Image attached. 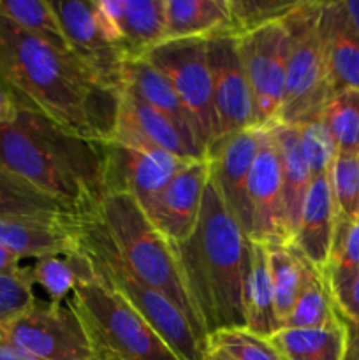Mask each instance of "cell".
<instances>
[{"instance_id": "cell-12", "label": "cell", "mask_w": 359, "mask_h": 360, "mask_svg": "<svg viewBox=\"0 0 359 360\" xmlns=\"http://www.w3.org/2000/svg\"><path fill=\"white\" fill-rule=\"evenodd\" d=\"M104 148V193H127L144 206L189 162L155 148L129 146L115 139Z\"/></svg>"}, {"instance_id": "cell-6", "label": "cell", "mask_w": 359, "mask_h": 360, "mask_svg": "<svg viewBox=\"0 0 359 360\" xmlns=\"http://www.w3.org/2000/svg\"><path fill=\"white\" fill-rule=\"evenodd\" d=\"M76 248L87 257L95 274L162 338L176 357L180 360H206V345L197 338L189 320L160 292L148 287L127 269L90 213L76 220Z\"/></svg>"}, {"instance_id": "cell-4", "label": "cell", "mask_w": 359, "mask_h": 360, "mask_svg": "<svg viewBox=\"0 0 359 360\" xmlns=\"http://www.w3.org/2000/svg\"><path fill=\"white\" fill-rule=\"evenodd\" d=\"M90 214L127 269L169 299L208 348V334L185 287L175 246L151 225L139 202L127 193H104Z\"/></svg>"}, {"instance_id": "cell-23", "label": "cell", "mask_w": 359, "mask_h": 360, "mask_svg": "<svg viewBox=\"0 0 359 360\" xmlns=\"http://www.w3.org/2000/svg\"><path fill=\"white\" fill-rule=\"evenodd\" d=\"M245 302V327L250 333L271 338L282 329L275 308L273 283H271L270 262H267L266 245H250V262L243 288Z\"/></svg>"}, {"instance_id": "cell-40", "label": "cell", "mask_w": 359, "mask_h": 360, "mask_svg": "<svg viewBox=\"0 0 359 360\" xmlns=\"http://www.w3.org/2000/svg\"><path fill=\"white\" fill-rule=\"evenodd\" d=\"M340 320L344 322L345 336H347L344 360H359V322H351V320H345L341 316Z\"/></svg>"}, {"instance_id": "cell-3", "label": "cell", "mask_w": 359, "mask_h": 360, "mask_svg": "<svg viewBox=\"0 0 359 360\" xmlns=\"http://www.w3.org/2000/svg\"><path fill=\"white\" fill-rule=\"evenodd\" d=\"M250 245V238L210 179L192 236L175 246L183 281L208 336L245 327L243 288Z\"/></svg>"}, {"instance_id": "cell-11", "label": "cell", "mask_w": 359, "mask_h": 360, "mask_svg": "<svg viewBox=\"0 0 359 360\" xmlns=\"http://www.w3.org/2000/svg\"><path fill=\"white\" fill-rule=\"evenodd\" d=\"M208 60L217 116V144L241 130L257 129V122L238 37L225 34L208 39Z\"/></svg>"}, {"instance_id": "cell-41", "label": "cell", "mask_w": 359, "mask_h": 360, "mask_svg": "<svg viewBox=\"0 0 359 360\" xmlns=\"http://www.w3.org/2000/svg\"><path fill=\"white\" fill-rule=\"evenodd\" d=\"M18 105H20V101L16 98V95L0 81V125L14 118Z\"/></svg>"}, {"instance_id": "cell-38", "label": "cell", "mask_w": 359, "mask_h": 360, "mask_svg": "<svg viewBox=\"0 0 359 360\" xmlns=\"http://www.w3.org/2000/svg\"><path fill=\"white\" fill-rule=\"evenodd\" d=\"M299 127V139H301L303 157L310 169L312 179L329 176L331 165L336 157V146L327 132L322 120L303 123Z\"/></svg>"}, {"instance_id": "cell-46", "label": "cell", "mask_w": 359, "mask_h": 360, "mask_svg": "<svg viewBox=\"0 0 359 360\" xmlns=\"http://www.w3.org/2000/svg\"><path fill=\"white\" fill-rule=\"evenodd\" d=\"M101 360H116V359H111V357H101Z\"/></svg>"}, {"instance_id": "cell-42", "label": "cell", "mask_w": 359, "mask_h": 360, "mask_svg": "<svg viewBox=\"0 0 359 360\" xmlns=\"http://www.w3.org/2000/svg\"><path fill=\"white\" fill-rule=\"evenodd\" d=\"M0 360H41L9 343L0 341Z\"/></svg>"}, {"instance_id": "cell-39", "label": "cell", "mask_w": 359, "mask_h": 360, "mask_svg": "<svg viewBox=\"0 0 359 360\" xmlns=\"http://www.w3.org/2000/svg\"><path fill=\"white\" fill-rule=\"evenodd\" d=\"M326 281L338 315L351 322H359V271L351 276Z\"/></svg>"}, {"instance_id": "cell-30", "label": "cell", "mask_w": 359, "mask_h": 360, "mask_svg": "<svg viewBox=\"0 0 359 360\" xmlns=\"http://www.w3.org/2000/svg\"><path fill=\"white\" fill-rule=\"evenodd\" d=\"M320 120L336 146V153H359V90L336 91L322 109Z\"/></svg>"}, {"instance_id": "cell-22", "label": "cell", "mask_w": 359, "mask_h": 360, "mask_svg": "<svg viewBox=\"0 0 359 360\" xmlns=\"http://www.w3.org/2000/svg\"><path fill=\"white\" fill-rule=\"evenodd\" d=\"M165 41L232 34L229 0H164Z\"/></svg>"}, {"instance_id": "cell-19", "label": "cell", "mask_w": 359, "mask_h": 360, "mask_svg": "<svg viewBox=\"0 0 359 360\" xmlns=\"http://www.w3.org/2000/svg\"><path fill=\"white\" fill-rule=\"evenodd\" d=\"M336 218L329 178L312 179L291 245L322 273L329 262Z\"/></svg>"}, {"instance_id": "cell-34", "label": "cell", "mask_w": 359, "mask_h": 360, "mask_svg": "<svg viewBox=\"0 0 359 360\" xmlns=\"http://www.w3.org/2000/svg\"><path fill=\"white\" fill-rule=\"evenodd\" d=\"M208 347L220 348L236 360H285L270 338L250 333L246 327L211 333L208 336Z\"/></svg>"}, {"instance_id": "cell-7", "label": "cell", "mask_w": 359, "mask_h": 360, "mask_svg": "<svg viewBox=\"0 0 359 360\" xmlns=\"http://www.w3.org/2000/svg\"><path fill=\"white\" fill-rule=\"evenodd\" d=\"M322 2L299 0L284 18L287 28V67L285 91L278 122L289 125L320 120L322 109L333 97L319 20Z\"/></svg>"}, {"instance_id": "cell-26", "label": "cell", "mask_w": 359, "mask_h": 360, "mask_svg": "<svg viewBox=\"0 0 359 360\" xmlns=\"http://www.w3.org/2000/svg\"><path fill=\"white\" fill-rule=\"evenodd\" d=\"M0 220L74 221L77 217L58 200L0 169Z\"/></svg>"}, {"instance_id": "cell-2", "label": "cell", "mask_w": 359, "mask_h": 360, "mask_svg": "<svg viewBox=\"0 0 359 360\" xmlns=\"http://www.w3.org/2000/svg\"><path fill=\"white\" fill-rule=\"evenodd\" d=\"M0 169L69 207L77 218L104 195V148L20 102L0 125Z\"/></svg>"}, {"instance_id": "cell-18", "label": "cell", "mask_w": 359, "mask_h": 360, "mask_svg": "<svg viewBox=\"0 0 359 360\" xmlns=\"http://www.w3.org/2000/svg\"><path fill=\"white\" fill-rule=\"evenodd\" d=\"M319 30L333 95L348 88L359 90V32L341 0L322 2Z\"/></svg>"}, {"instance_id": "cell-37", "label": "cell", "mask_w": 359, "mask_h": 360, "mask_svg": "<svg viewBox=\"0 0 359 360\" xmlns=\"http://www.w3.org/2000/svg\"><path fill=\"white\" fill-rule=\"evenodd\" d=\"M30 271L34 285H39L51 302L69 301L77 285V271L69 255L39 259Z\"/></svg>"}, {"instance_id": "cell-20", "label": "cell", "mask_w": 359, "mask_h": 360, "mask_svg": "<svg viewBox=\"0 0 359 360\" xmlns=\"http://www.w3.org/2000/svg\"><path fill=\"white\" fill-rule=\"evenodd\" d=\"M0 246L20 260L65 257L76 248V220H0Z\"/></svg>"}, {"instance_id": "cell-44", "label": "cell", "mask_w": 359, "mask_h": 360, "mask_svg": "<svg viewBox=\"0 0 359 360\" xmlns=\"http://www.w3.org/2000/svg\"><path fill=\"white\" fill-rule=\"evenodd\" d=\"M355 30L359 32V0H341Z\"/></svg>"}, {"instance_id": "cell-31", "label": "cell", "mask_w": 359, "mask_h": 360, "mask_svg": "<svg viewBox=\"0 0 359 360\" xmlns=\"http://www.w3.org/2000/svg\"><path fill=\"white\" fill-rule=\"evenodd\" d=\"M0 18H6L11 23L60 48L69 49L53 4L48 0H0Z\"/></svg>"}, {"instance_id": "cell-21", "label": "cell", "mask_w": 359, "mask_h": 360, "mask_svg": "<svg viewBox=\"0 0 359 360\" xmlns=\"http://www.w3.org/2000/svg\"><path fill=\"white\" fill-rule=\"evenodd\" d=\"M266 130L273 139L278 162H280L282 190H284V221L289 245H291L296 227H298L303 202H305L310 183H312V174H310L305 157H303L298 125L277 122L266 127Z\"/></svg>"}, {"instance_id": "cell-10", "label": "cell", "mask_w": 359, "mask_h": 360, "mask_svg": "<svg viewBox=\"0 0 359 360\" xmlns=\"http://www.w3.org/2000/svg\"><path fill=\"white\" fill-rule=\"evenodd\" d=\"M239 55L252 94L257 129L278 122L285 91L287 28L284 20L239 35Z\"/></svg>"}, {"instance_id": "cell-14", "label": "cell", "mask_w": 359, "mask_h": 360, "mask_svg": "<svg viewBox=\"0 0 359 360\" xmlns=\"http://www.w3.org/2000/svg\"><path fill=\"white\" fill-rule=\"evenodd\" d=\"M111 139L129 146L155 148L183 160H206V146L185 127L122 90Z\"/></svg>"}, {"instance_id": "cell-15", "label": "cell", "mask_w": 359, "mask_h": 360, "mask_svg": "<svg viewBox=\"0 0 359 360\" xmlns=\"http://www.w3.org/2000/svg\"><path fill=\"white\" fill-rule=\"evenodd\" d=\"M210 181V162H189L160 192L143 207L155 229L178 246L192 236L199 220L204 190Z\"/></svg>"}, {"instance_id": "cell-9", "label": "cell", "mask_w": 359, "mask_h": 360, "mask_svg": "<svg viewBox=\"0 0 359 360\" xmlns=\"http://www.w3.org/2000/svg\"><path fill=\"white\" fill-rule=\"evenodd\" d=\"M169 79L183 108L196 123L206 151L217 141V116L213 105L208 39L164 41L143 56Z\"/></svg>"}, {"instance_id": "cell-29", "label": "cell", "mask_w": 359, "mask_h": 360, "mask_svg": "<svg viewBox=\"0 0 359 360\" xmlns=\"http://www.w3.org/2000/svg\"><path fill=\"white\" fill-rule=\"evenodd\" d=\"M266 248L271 283H273L275 308L280 326H284L301 290L305 259L292 245H266Z\"/></svg>"}, {"instance_id": "cell-25", "label": "cell", "mask_w": 359, "mask_h": 360, "mask_svg": "<svg viewBox=\"0 0 359 360\" xmlns=\"http://www.w3.org/2000/svg\"><path fill=\"white\" fill-rule=\"evenodd\" d=\"M118 34L125 58H143L165 41L164 0H118Z\"/></svg>"}, {"instance_id": "cell-35", "label": "cell", "mask_w": 359, "mask_h": 360, "mask_svg": "<svg viewBox=\"0 0 359 360\" xmlns=\"http://www.w3.org/2000/svg\"><path fill=\"white\" fill-rule=\"evenodd\" d=\"M359 271V218L348 220L338 214L331 245L329 262L324 276L326 280L351 276Z\"/></svg>"}, {"instance_id": "cell-1", "label": "cell", "mask_w": 359, "mask_h": 360, "mask_svg": "<svg viewBox=\"0 0 359 360\" xmlns=\"http://www.w3.org/2000/svg\"><path fill=\"white\" fill-rule=\"evenodd\" d=\"M0 81L16 98L62 129L111 139L120 95L108 90L65 48L0 18Z\"/></svg>"}, {"instance_id": "cell-33", "label": "cell", "mask_w": 359, "mask_h": 360, "mask_svg": "<svg viewBox=\"0 0 359 360\" xmlns=\"http://www.w3.org/2000/svg\"><path fill=\"white\" fill-rule=\"evenodd\" d=\"M329 185L340 217L359 218V153H336L329 171Z\"/></svg>"}, {"instance_id": "cell-16", "label": "cell", "mask_w": 359, "mask_h": 360, "mask_svg": "<svg viewBox=\"0 0 359 360\" xmlns=\"http://www.w3.org/2000/svg\"><path fill=\"white\" fill-rule=\"evenodd\" d=\"M248 238L260 245H289L284 221V190L280 162L270 132L263 129L259 153L246 186Z\"/></svg>"}, {"instance_id": "cell-28", "label": "cell", "mask_w": 359, "mask_h": 360, "mask_svg": "<svg viewBox=\"0 0 359 360\" xmlns=\"http://www.w3.org/2000/svg\"><path fill=\"white\" fill-rule=\"evenodd\" d=\"M305 259V257H303ZM338 320L336 308L322 271L305 259L303 285L284 326L289 329H319Z\"/></svg>"}, {"instance_id": "cell-5", "label": "cell", "mask_w": 359, "mask_h": 360, "mask_svg": "<svg viewBox=\"0 0 359 360\" xmlns=\"http://www.w3.org/2000/svg\"><path fill=\"white\" fill-rule=\"evenodd\" d=\"M69 257L77 271V285L69 301L90 334L99 357L180 360L162 338L101 276L95 274L80 250L74 248Z\"/></svg>"}, {"instance_id": "cell-13", "label": "cell", "mask_w": 359, "mask_h": 360, "mask_svg": "<svg viewBox=\"0 0 359 360\" xmlns=\"http://www.w3.org/2000/svg\"><path fill=\"white\" fill-rule=\"evenodd\" d=\"M51 4L70 53L97 77L102 86L122 94L123 63L127 58L101 30L92 0H56Z\"/></svg>"}, {"instance_id": "cell-27", "label": "cell", "mask_w": 359, "mask_h": 360, "mask_svg": "<svg viewBox=\"0 0 359 360\" xmlns=\"http://www.w3.org/2000/svg\"><path fill=\"white\" fill-rule=\"evenodd\" d=\"M270 340L285 360H344L347 343L340 316L334 323L319 329L282 327Z\"/></svg>"}, {"instance_id": "cell-43", "label": "cell", "mask_w": 359, "mask_h": 360, "mask_svg": "<svg viewBox=\"0 0 359 360\" xmlns=\"http://www.w3.org/2000/svg\"><path fill=\"white\" fill-rule=\"evenodd\" d=\"M21 260L14 257L13 253L7 252L6 248L0 246V274L2 273H13V271L20 269Z\"/></svg>"}, {"instance_id": "cell-8", "label": "cell", "mask_w": 359, "mask_h": 360, "mask_svg": "<svg viewBox=\"0 0 359 360\" xmlns=\"http://www.w3.org/2000/svg\"><path fill=\"white\" fill-rule=\"evenodd\" d=\"M0 341L41 360H99V352L73 302L35 301V304L0 329Z\"/></svg>"}, {"instance_id": "cell-36", "label": "cell", "mask_w": 359, "mask_h": 360, "mask_svg": "<svg viewBox=\"0 0 359 360\" xmlns=\"http://www.w3.org/2000/svg\"><path fill=\"white\" fill-rule=\"evenodd\" d=\"M35 301L30 267L0 274V329L23 316Z\"/></svg>"}, {"instance_id": "cell-24", "label": "cell", "mask_w": 359, "mask_h": 360, "mask_svg": "<svg viewBox=\"0 0 359 360\" xmlns=\"http://www.w3.org/2000/svg\"><path fill=\"white\" fill-rule=\"evenodd\" d=\"M130 94L136 95L144 104L151 105L158 112L165 115L176 122L178 125L185 127L190 132L197 134L196 123L189 115L180 101L178 94L175 91L168 77L160 72L155 65H151L146 58H130L123 63V88ZM201 139V137H199ZM203 143V141H201Z\"/></svg>"}, {"instance_id": "cell-45", "label": "cell", "mask_w": 359, "mask_h": 360, "mask_svg": "<svg viewBox=\"0 0 359 360\" xmlns=\"http://www.w3.org/2000/svg\"><path fill=\"white\" fill-rule=\"evenodd\" d=\"M206 360H236V359L231 357V355H229L227 352L220 350V348H217V347H208Z\"/></svg>"}, {"instance_id": "cell-17", "label": "cell", "mask_w": 359, "mask_h": 360, "mask_svg": "<svg viewBox=\"0 0 359 360\" xmlns=\"http://www.w3.org/2000/svg\"><path fill=\"white\" fill-rule=\"evenodd\" d=\"M263 129H246L218 141L208 150L210 179L232 217L248 236L246 186L250 171L259 153Z\"/></svg>"}, {"instance_id": "cell-32", "label": "cell", "mask_w": 359, "mask_h": 360, "mask_svg": "<svg viewBox=\"0 0 359 360\" xmlns=\"http://www.w3.org/2000/svg\"><path fill=\"white\" fill-rule=\"evenodd\" d=\"M299 0H229L232 34L236 37L282 21Z\"/></svg>"}]
</instances>
